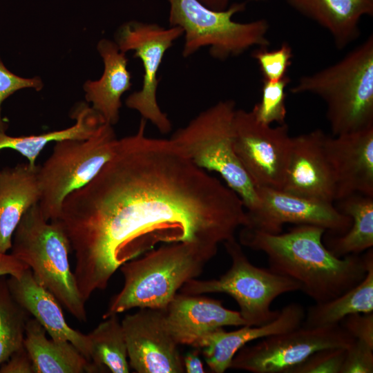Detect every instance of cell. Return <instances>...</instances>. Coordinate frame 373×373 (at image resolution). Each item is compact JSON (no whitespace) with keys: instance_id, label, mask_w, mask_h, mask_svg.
Masks as SVG:
<instances>
[{"instance_id":"cell-38","label":"cell","mask_w":373,"mask_h":373,"mask_svg":"<svg viewBox=\"0 0 373 373\" xmlns=\"http://www.w3.org/2000/svg\"><path fill=\"white\" fill-rule=\"evenodd\" d=\"M206 7L214 10H224L229 6L231 0H198Z\"/></svg>"},{"instance_id":"cell-9","label":"cell","mask_w":373,"mask_h":373,"mask_svg":"<svg viewBox=\"0 0 373 373\" xmlns=\"http://www.w3.org/2000/svg\"><path fill=\"white\" fill-rule=\"evenodd\" d=\"M118 140L113 126L104 123L89 138L55 142L38 169L39 206L46 220H56L64 199L97 175L114 154Z\"/></svg>"},{"instance_id":"cell-14","label":"cell","mask_w":373,"mask_h":373,"mask_svg":"<svg viewBox=\"0 0 373 373\" xmlns=\"http://www.w3.org/2000/svg\"><path fill=\"white\" fill-rule=\"evenodd\" d=\"M130 367L137 373H183L182 356L164 311L141 308L121 321Z\"/></svg>"},{"instance_id":"cell-26","label":"cell","mask_w":373,"mask_h":373,"mask_svg":"<svg viewBox=\"0 0 373 373\" xmlns=\"http://www.w3.org/2000/svg\"><path fill=\"white\" fill-rule=\"evenodd\" d=\"M336 202V208L351 218L352 224L342 235L323 236L326 247L338 258L359 254L372 248L373 197L354 193Z\"/></svg>"},{"instance_id":"cell-7","label":"cell","mask_w":373,"mask_h":373,"mask_svg":"<svg viewBox=\"0 0 373 373\" xmlns=\"http://www.w3.org/2000/svg\"><path fill=\"white\" fill-rule=\"evenodd\" d=\"M169 23L183 30L182 57L187 58L208 48L215 59L225 61L239 56L251 47H269V24L265 19L240 23L234 15L242 12L255 0L233 3L226 10L210 9L198 0H168Z\"/></svg>"},{"instance_id":"cell-37","label":"cell","mask_w":373,"mask_h":373,"mask_svg":"<svg viewBox=\"0 0 373 373\" xmlns=\"http://www.w3.org/2000/svg\"><path fill=\"white\" fill-rule=\"evenodd\" d=\"M200 350L195 349L182 356L184 372L204 373L206 372L203 362L200 357Z\"/></svg>"},{"instance_id":"cell-4","label":"cell","mask_w":373,"mask_h":373,"mask_svg":"<svg viewBox=\"0 0 373 373\" xmlns=\"http://www.w3.org/2000/svg\"><path fill=\"white\" fill-rule=\"evenodd\" d=\"M289 90L325 102L333 136L373 126L372 34L337 62L300 77Z\"/></svg>"},{"instance_id":"cell-23","label":"cell","mask_w":373,"mask_h":373,"mask_svg":"<svg viewBox=\"0 0 373 373\" xmlns=\"http://www.w3.org/2000/svg\"><path fill=\"white\" fill-rule=\"evenodd\" d=\"M23 345L35 373L102 372L70 342L48 339L44 327L34 318L26 323Z\"/></svg>"},{"instance_id":"cell-28","label":"cell","mask_w":373,"mask_h":373,"mask_svg":"<svg viewBox=\"0 0 373 373\" xmlns=\"http://www.w3.org/2000/svg\"><path fill=\"white\" fill-rule=\"evenodd\" d=\"M28 312L12 296L5 276L0 277V365L23 347Z\"/></svg>"},{"instance_id":"cell-27","label":"cell","mask_w":373,"mask_h":373,"mask_svg":"<svg viewBox=\"0 0 373 373\" xmlns=\"http://www.w3.org/2000/svg\"><path fill=\"white\" fill-rule=\"evenodd\" d=\"M100 323L88 336L90 361L102 372L128 373L130 365L121 322L113 314Z\"/></svg>"},{"instance_id":"cell-12","label":"cell","mask_w":373,"mask_h":373,"mask_svg":"<svg viewBox=\"0 0 373 373\" xmlns=\"http://www.w3.org/2000/svg\"><path fill=\"white\" fill-rule=\"evenodd\" d=\"M233 127L236 155L256 188L281 190L291 137L288 125L272 127L251 111L236 109Z\"/></svg>"},{"instance_id":"cell-11","label":"cell","mask_w":373,"mask_h":373,"mask_svg":"<svg viewBox=\"0 0 373 373\" xmlns=\"http://www.w3.org/2000/svg\"><path fill=\"white\" fill-rule=\"evenodd\" d=\"M181 36L183 30L178 26L165 28L157 23L137 21L122 24L115 35L119 50L124 53L133 51V57L141 60L144 68L142 88L127 97L126 105L164 134L171 131L172 124L157 101V75L166 52Z\"/></svg>"},{"instance_id":"cell-33","label":"cell","mask_w":373,"mask_h":373,"mask_svg":"<svg viewBox=\"0 0 373 373\" xmlns=\"http://www.w3.org/2000/svg\"><path fill=\"white\" fill-rule=\"evenodd\" d=\"M373 348L355 340L346 349L340 373H372Z\"/></svg>"},{"instance_id":"cell-22","label":"cell","mask_w":373,"mask_h":373,"mask_svg":"<svg viewBox=\"0 0 373 373\" xmlns=\"http://www.w3.org/2000/svg\"><path fill=\"white\" fill-rule=\"evenodd\" d=\"M297 12L325 29L343 50L361 35L360 21L373 15V0H285Z\"/></svg>"},{"instance_id":"cell-36","label":"cell","mask_w":373,"mask_h":373,"mask_svg":"<svg viewBox=\"0 0 373 373\" xmlns=\"http://www.w3.org/2000/svg\"><path fill=\"white\" fill-rule=\"evenodd\" d=\"M28 267L11 254L0 252V277H18Z\"/></svg>"},{"instance_id":"cell-8","label":"cell","mask_w":373,"mask_h":373,"mask_svg":"<svg viewBox=\"0 0 373 373\" xmlns=\"http://www.w3.org/2000/svg\"><path fill=\"white\" fill-rule=\"evenodd\" d=\"M223 245L231 260L229 269L218 278L190 280L179 292L193 295L228 294L238 305L246 325L260 326L274 321L280 310L271 309L273 301L282 294L300 290V285L269 268L254 265L235 237Z\"/></svg>"},{"instance_id":"cell-35","label":"cell","mask_w":373,"mask_h":373,"mask_svg":"<svg viewBox=\"0 0 373 373\" xmlns=\"http://www.w3.org/2000/svg\"><path fill=\"white\" fill-rule=\"evenodd\" d=\"M0 373H35L32 359L24 345L0 365Z\"/></svg>"},{"instance_id":"cell-39","label":"cell","mask_w":373,"mask_h":373,"mask_svg":"<svg viewBox=\"0 0 373 373\" xmlns=\"http://www.w3.org/2000/svg\"><path fill=\"white\" fill-rule=\"evenodd\" d=\"M0 171H1V169H0Z\"/></svg>"},{"instance_id":"cell-13","label":"cell","mask_w":373,"mask_h":373,"mask_svg":"<svg viewBox=\"0 0 373 373\" xmlns=\"http://www.w3.org/2000/svg\"><path fill=\"white\" fill-rule=\"evenodd\" d=\"M257 191L260 208L254 213H246L244 227L278 234L283 232L287 223L309 224L322 227L331 235H342L352 224L351 218L341 213L332 202L276 189L260 187Z\"/></svg>"},{"instance_id":"cell-29","label":"cell","mask_w":373,"mask_h":373,"mask_svg":"<svg viewBox=\"0 0 373 373\" xmlns=\"http://www.w3.org/2000/svg\"><path fill=\"white\" fill-rule=\"evenodd\" d=\"M290 81L287 75L276 82L262 79L261 99L251 110L258 121L267 125L285 123V88Z\"/></svg>"},{"instance_id":"cell-16","label":"cell","mask_w":373,"mask_h":373,"mask_svg":"<svg viewBox=\"0 0 373 373\" xmlns=\"http://www.w3.org/2000/svg\"><path fill=\"white\" fill-rule=\"evenodd\" d=\"M324 148L336 182V201L354 193L373 197V126L336 136Z\"/></svg>"},{"instance_id":"cell-18","label":"cell","mask_w":373,"mask_h":373,"mask_svg":"<svg viewBox=\"0 0 373 373\" xmlns=\"http://www.w3.org/2000/svg\"><path fill=\"white\" fill-rule=\"evenodd\" d=\"M305 316V310L301 305L291 303L269 323L260 326L243 325L230 332L218 329L202 336L194 348L202 353L212 372L223 373L229 369L236 353L248 343L296 329L302 325Z\"/></svg>"},{"instance_id":"cell-1","label":"cell","mask_w":373,"mask_h":373,"mask_svg":"<svg viewBox=\"0 0 373 373\" xmlns=\"http://www.w3.org/2000/svg\"><path fill=\"white\" fill-rule=\"evenodd\" d=\"M135 134L118 140L114 154L87 184L70 193L55 220L75 258L82 298L104 289L125 262L159 243L218 247L247 221L229 186L197 166L171 140Z\"/></svg>"},{"instance_id":"cell-30","label":"cell","mask_w":373,"mask_h":373,"mask_svg":"<svg viewBox=\"0 0 373 373\" xmlns=\"http://www.w3.org/2000/svg\"><path fill=\"white\" fill-rule=\"evenodd\" d=\"M251 57L256 61L264 80L278 81L285 76L294 57L293 50L287 42H283L275 50L268 47H258L253 50Z\"/></svg>"},{"instance_id":"cell-21","label":"cell","mask_w":373,"mask_h":373,"mask_svg":"<svg viewBox=\"0 0 373 373\" xmlns=\"http://www.w3.org/2000/svg\"><path fill=\"white\" fill-rule=\"evenodd\" d=\"M97 49L104 62V72L99 79L84 83L85 98L106 123L113 126L119 119L122 96L132 86L128 59L115 41L102 39Z\"/></svg>"},{"instance_id":"cell-31","label":"cell","mask_w":373,"mask_h":373,"mask_svg":"<svg viewBox=\"0 0 373 373\" xmlns=\"http://www.w3.org/2000/svg\"><path fill=\"white\" fill-rule=\"evenodd\" d=\"M346 349L325 348L311 354L290 373H340Z\"/></svg>"},{"instance_id":"cell-20","label":"cell","mask_w":373,"mask_h":373,"mask_svg":"<svg viewBox=\"0 0 373 373\" xmlns=\"http://www.w3.org/2000/svg\"><path fill=\"white\" fill-rule=\"evenodd\" d=\"M39 165L27 163L0 171V252L12 247L14 232L26 211L41 196Z\"/></svg>"},{"instance_id":"cell-24","label":"cell","mask_w":373,"mask_h":373,"mask_svg":"<svg viewBox=\"0 0 373 373\" xmlns=\"http://www.w3.org/2000/svg\"><path fill=\"white\" fill-rule=\"evenodd\" d=\"M75 123L66 128L39 135L11 136L0 131V151L12 149L25 157L35 166L36 160L46 146L64 140H84L93 135L104 123L102 116L86 103H81L73 111Z\"/></svg>"},{"instance_id":"cell-10","label":"cell","mask_w":373,"mask_h":373,"mask_svg":"<svg viewBox=\"0 0 373 373\" xmlns=\"http://www.w3.org/2000/svg\"><path fill=\"white\" fill-rule=\"evenodd\" d=\"M354 341L340 324L312 328L300 325L242 347L233 358L229 369L251 373H290L315 352L333 347L347 349Z\"/></svg>"},{"instance_id":"cell-15","label":"cell","mask_w":373,"mask_h":373,"mask_svg":"<svg viewBox=\"0 0 373 373\" xmlns=\"http://www.w3.org/2000/svg\"><path fill=\"white\" fill-rule=\"evenodd\" d=\"M321 129L291 136L281 190L296 195L336 201V182Z\"/></svg>"},{"instance_id":"cell-17","label":"cell","mask_w":373,"mask_h":373,"mask_svg":"<svg viewBox=\"0 0 373 373\" xmlns=\"http://www.w3.org/2000/svg\"><path fill=\"white\" fill-rule=\"evenodd\" d=\"M167 328L178 345L195 347L204 335L225 326L246 325L239 311L222 301L199 295L177 294L164 312Z\"/></svg>"},{"instance_id":"cell-34","label":"cell","mask_w":373,"mask_h":373,"mask_svg":"<svg viewBox=\"0 0 373 373\" xmlns=\"http://www.w3.org/2000/svg\"><path fill=\"white\" fill-rule=\"evenodd\" d=\"M339 324L355 340L361 341L373 348V312L350 314Z\"/></svg>"},{"instance_id":"cell-32","label":"cell","mask_w":373,"mask_h":373,"mask_svg":"<svg viewBox=\"0 0 373 373\" xmlns=\"http://www.w3.org/2000/svg\"><path fill=\"white\" fill-rule=\"evenodd\" d=\"M44 86L39 77L24 78L19 77L8 69L0 57V131L6 132L8 128L7 121L2 117L1 105L5 99L19 90L33 88L37 91Z\"/></svg>"},{"instance_id":"cell-25","label":"cell","mask_w":373,"mask_h":373,"mask_svg":"<svg viewBox=\"0 0 373 373\" xmlns=\"http://www.w3.org/2000/svg\"><path fill=\"white\" fill-rule=\"evenodd\" d=\"M367 271L356 286L329 300L310 306L302 323L307 328L324 327L340 322L355 313L373 312V250L365 252Z\"/></svg>"},{"instance_id":"cell-5","label":"cell","mask_w":373,"mask_h":373,"mask_svg":"<svg viewBox=\"0 0 373 373\" xmlns=\"http://www.w3.org/2000/svg\"><path fill=\"white\" fill-rule=\"evenodd\" d=\"M10 250L72 316L80 322L87 321L86 302L70 268L69 240L56 221L44 218L39 203L21 218L12 236Z\"/></svg>"},{"instance_id":"cell-3","label":"cell","mask_w":373,"mask_h":373,"mask_svg":"<svg viewBox=\"0 0 373 373\" xmlns=\"http://www.w3.org/2000/svg\"><path fill=\"white\" fill-rule=\"evenodd\" d=\"M218 247L190 242L165 244L123 264L122 289L113 296L103 318L133 308L165 312L181 287L196 278Z\"/></svg>"},{"instance_id":"cell-2","label":"cell","mask_w":373,"mask_h":373,"mask_svg":"<svg viewBox=\"0 0 373 373\" xmlns=\"http://www.w3.org/2000/svg\"><path fill=\"white\" fill-rule=\"evenodd\" d=\"M325 232L309 224H297L278 234L242 227L238 242L264 252L271 271L296 280L304 294L320 303L356 286L367 271L365 254L336 257L323 242Z\"/></svg>"},{"instance_id":"cell-19","label":"cell","mask_w":373,"mask_h":373,"mask_svg":"<svg viewBox=\"0 0 373 373\" xmlns=\"http://www.w3.org/2000/svg\"><path fill=\"white\" fill-rule=\"evenodd\" d=\"M7 284L13 298L44 327L51 338L70 342L90 361L88 335L68 325L59 302L35 280L29 268L18 277L10 276Z\"/></svg>"},{"instance_id":"cell-6","label":"cell","mask_w":373,"mask_h":373,"mask_svg":"<svg viewBox=\"0 0 373 373\" xmlns=\"http://www.w3.org/2000/svg\"><path fill=\"white\" fill-rule=\"evenodd\" d=\"M236 103L221 100L204 110L170 138L198 167L220 174L242 200L247 213L260 206L258 191L233 148Z\"/></svg>"}]
</instances>
